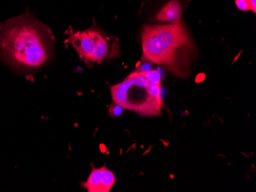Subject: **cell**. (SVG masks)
Returning a JSON list of instances; mask_svg holds the SVG:
<instances>
[{"instance_id": "cell-9", "label": "cell", "mask_w": 256, "mask_h": 192, "mask_svg": "<svg viewBox=\"0 0 256 192\" xmlns=\"http://www.w3.org/2000/svg\"><path fill=\"white\" fill-rule=\"evenodd\" d=\"M124 107H122V106L119 105V104H112V105L109 107V114H110V116L112 117H120L122 114H123L124 112Z\"/></svg>"}, {"instance_id": "cell-10", "label": "cell", "mask_w": 256, "mask_h": 192, "mask_svg": "<svg viewBox=\"0 0 256 192\" xmlns=\"http://www.w3.org/2000/svg\"><path fill=\"white\" fill-rule=\"evenodd\" d=\"M236 5L238 9L242 11H248L250 10V5L248 0H236Z\"/></svg>"}, {"instance_id": "cell-3", "label": "cell", "mask_w": 256, "mask_h": 192, "mask_svg": "<svg viewBox=\"0 0 256 192\" xmlns=\"http://www.w3.org/2000/svg\"><path fill=\"white\" fill-rule=\"evenodd\" d=\"M114 103L144 117L159 116L162 107L160 85L150 82L142 71L132 73L110 87Z\"/></svg>"}, {"instance_id": "cell-8", "label": "cell", "mask_w": 256, "mask_h": 192, "mask_svg": "<svg viewBox=\"0 0 256 192\" xmlns=\"http://www.w3.org/2000/svg\"><path fill=\"white\" fill-rule=\"evenodd\" d=\"M142 73L150 82L160 85L161 75L158 71H154V70H149V71Z\"/></svg>"}, {"instance_id": "cell-11", "label": "cell", "mask_w": 256, "mask_h": 192, "mask_svg": "<svg viewBox=\"0 0 256 192\" xmlns=\"http://www.w3.org/2000/svg\"><path fill=\"white\" fill-rule=\"evenodd\" d=\"M250 5V10H252L254 13L256 12V0H248Z\"/></svg>"}, {"instance_id": "cell-7", "label": "cell", "mask_w": 256, "mask_h": 192, "mask_svg": "<svg viewBox=\"0 0 256 192\" xmlns=\"http://www.w3.org/2000/svg\"><path fill=\"white\" fill-rule=\"evenodd\" d=\"M182 7L178 0H171L160 8L156 15V19L168 23H176L180 21Z\"/></svg>"}, {"instance_id": "cell-6", "label": "cell", "mask_w": 256, "mask_h": 192, "mask_svg": "<svg viewBox=\"0 0 256 192\" xmlns=\"http://www.w3.org/2000/svg\"><path fill=\"white\" fill-rule=\"evenodd\" d=\"M67 41L72 44L80 58L94 62L96 44L87 30L72 33Z\"/></svg>"}, {"instance_id": "cell-1", "label": "cell", "mask_w": 256, "mask_h": 192, "mask_svg": "<svg viewBox=\"0 0 256 192\" xmlns=\"http://www.w3.org/2000/svg\"><path fill=\"white\" fill-rule=\"evenodd\" d=\"M53 53V37L48 27L30 15L10 18L0 25V54L12 67H42Z\"/></svg>"}, {"instance_id": "cell-4", "label": "cell", "mask_w": 256, "mask_h": 192, "mask_svg": "<svg viewBox=\"0 0 256 192\" xmlns=\"http://www.w3.org/2000/svg\"><path fill=\"white\" fill-rule=\"evenodd\" d=\"M92 173L82 186L88 192H109L116 183V177L106 165L96 169L92 164Z\"/></svg>"}, {"instance_id": "cell-2", "label": "cell", "mask_w": 256, "mask_h": 192, "mask_svg": "<svg viewBox=\"0 0 256 192\" xmlns=\"http://www.w3.org/2000/svg\"><path fill=\"white\" fill-rule=\"evenodd\" d=\"M144 61L166 67L179 77L190 72L196 48L184 24L148 25L142 35Z\"/></svg>"}, {"instance_id": "cell-5", "label": "cell", "mask_w": 256, "mask_h": 192, "mask_svg": "<svg viewBox=\"0 0 256 192\" xmlns=\"http://www.w3.org/2000/svg\"><path fill=\"white\" fill-rule=\"evenodd\" d=\"M96 44L94 62L100 63L108 58L118 54V46L116 42H112L110 38L106 36L102 31L94 28L87 30Z\"/></svg>"}]
</instances>
